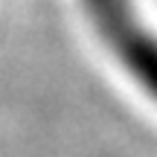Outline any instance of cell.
<instances>
[{
  "label": "cell",
  "instance_id": "6da1fadb",
  "mask_svg": "<svg viewBox=\"0 0 157 157\" xmlns=\"http://www.w3.org/2000/svg\"><path fill=\"white\" fill-rule=\"evenodd\" d=\"M82 9L125 76L157 105V32L137 0H82Z\"/></svg>",
  "mask_w": 157,
  "mask_h": 157
}]
</instances>
